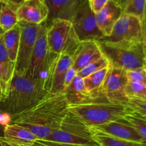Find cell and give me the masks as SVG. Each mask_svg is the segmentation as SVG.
Instances as JSON below:
<instances>
[{
    "mask_svg": "<svg viewBox=\"0 0 146 146\" xmlns=\"http://www.w3.org/2000/svg\"><path fill=\"white\" fill-rule=\"evenodd\" d=\"M68 111V101L63 91L48 95L31 109L11 118V123L24 127L38 140H44L58 129Z\"/></svg>",
    "mask_w": 146,
    "mask_h": 146,
    "instance_id": "6da1fadb",
    "label": "cell"
},
{
    "mask_svg": "<svg viewBox=\"0 0 146 146\" xmlns=\"http://www.w3.org/2000/svg\"><path fill=\"white\" fill-rule=\"evenodd\" d=\"M49 94L44 88V79L33 81L14 73L4 98L0 111L11 118L34 108Z\"/></svg>",
    "mask_w": 146,
    "mask_h": 146,
    "instance_id": "7a4b0ae2",
    "label": "cell"
},
{
    "mask_svg": "<svg viewBox=\"0 0 146 146\" xmlns=\"http://www.w3.org/2000/svg\"><path fill=\"white\" fill-rule=\"evenodd\" d=\"M68 111L77 115L89 127L121 121L130 113L126 106L95 99L68 106Z\"/></svg>",
    "mask_w": 146,
    "mask_h": 146,
    "instance_id": "3957f363",
    "label": "cell"
},
{
    "mask_svg": "<svg viewBox=\"0 0 146 146\" xmlns=\"http://www.w3.org/2000/svg\"><path fill=\"white\" fill-rule=\"evenodd\" d=\"M98 41L103 54L112 66L125 71L144 66L145 59L143 43L113 44L103 39Z\"/></svg>",
    "mask_w": 146,
    "mask_h": 146,
    "instance_id": "277c9868",
    "label": "cell"
},
{
    "mask_svg": "<svg viewBox=\"0 0 146 146\" xmlns=\"http://www.w3.org/2000/svg\"><path fill=\"white\" fill-rule=\"evenodd\" d=\"M92 128L68 111L58 129L43 141L67 144L98 145L93 139Z\"/></svg>",
    "mask_w": 146,
    "mask_h": 146,
    "instance_id": "5b68a950",
    "label": "cell"
},
{
    "mask_svg": "<svg viewBox=\"0 0 146 146\" xmlns=\"http://www.w3.org/2000/svg\"><path fill=\"white\" fill-rule=\"evenodd\" d=\"M46 22L49 53L74 56L81 41L77 37L71 21L55 19Z\"/></svg>",
    "mask_w": 146,
    "mask_h": 146,
    "instance_id": "8992f818",
    "label": "cell"
},
{
    "mask_svg": "<svg viewBox=\"0 0 146 146\" xmlns=\"http://www.w3.org/2000/svg\"><path fill=\"white\" fill-rule=\"evenodd\" d=\"M72 65L73 58L70 56L54 54L48 51L42 78L44 89L49 95H56L64 91L66 74Z\"/></svg>",
    "mask_w": 146,
    "mask_h": 146,
    "instance_id": "52a82bcc",
    "label": "cell"
},
{
    "mask_svg": "<svg viewBox=\"0 0 146 146\" xmlns=\"http://www.w3.org/2000/svg\"><path fill=\"white\" fill-rule=\"evenodd\" d=\"M73 28L80 41L104 38L97 26L95 14L93 12L88 0H82L71 19Z\"/></svg>",
    "mask_w": 146,
    "mask_h": 146,
    "instance_id": "ba28073f",
    "label": "cell"
},
{
    "mask_svg": "<svg viewBox=\"0 0 146 146\" xmlns=\"http://www.w3.org/2000/svg\"><path fill=\"white\" fill-rule=\"evenodd\" d=\"M143 21L138 17L123 14L114 25L111 35L102 38L113 44L142 43Z\"/></svg>",
    "mask_w": 146,
    "mask_h": 146,
    "instance_id": "9c48e42d",
    "label": "cell"
},
{
    "mask_svg": "<svg viewBox=\"0 0 146 146\" xmlns=\"http://www.w3.org/2000/svg\"><path fill=\"white\" fill-rule=\"evenodd\" d=\"M18 24L21 34L14 73L20 76H25L41 24L24 21H19Z\"/></svg>",
    "mask_w": 146,
    "mask_h": 146,
    "instance_id": "30bf717a",
    "label": "cell"
},
{
    "mask_svg": "<svg viewBox=\"0 0 146 146\" xmlns=\"http://www.w3.org/2000/svg\"><path fill=\"white\" fill-rule=\"evenodd\" d=\"M48 55L47 42V22L40 26L36 41L33 48L25 76L33 81L43 79L42 76Z\"/></svg>",
    "mask_w": 146,
    "mask_h": 146,
    "instance_id": "8fae6325",
    "label": "cell"
},
{
    "mask_svg": "<svg viewBox=\"0 0 146 146\" xmlns=\"http://www.w3.org/2000/svg\"><path fill=\"white\" fill-rule=\"evenodd\" d=\"M127 83L126 71L110 65L101 88V94L111 104L125 105L129 100L125 93Z\"/></svg>",
    "mask_w": 146,
    "mask_h": 146,
    "instance_id": "7c38bea8",
    "label": "cell"
},
{
    "mask_svg": "<svg viewBox=\"0 0 146 146\" xmlns=\"http://www.w3.org/2000/svg\"><path fill=\"white\" fill-rule=\"evenodd\" d=\"M19 21L41 24L47 21L48 8L44 0H24L16 9Z\"/></svg>",
    "mask_w": 146,
    "mask_h": 146,
    "instance_id": "4fadbf2b",
    "label": "cell"
},
{
    "mask_svg": "<svg viewBox=\"0 0 146 146\" xmlns=\"http://www.w3.org/2000/svg\"><path fill=\"white\" fill-rule=\"evenodd\" d=\"M104 56L99 43L95 40L81 41L73 58L72 67L76 72Z\"/></svg>",
    "mask_w": 146,
    "mask_h": 146,
    "instance_id": "5bb4252c",
    "label": "cell"
},
{
    "mask_svg": "<svg viewBox=\"0 0 146 146\" xmlns=\"http://www.w3.org/2000/svg\"><path fill=\"white\" fill-rule=\"evenodd\" d=\"M123 14L122 9L115 0H109L101 11L95 14L97 26L104 38L111 35L114 25Z\"/></svg>",
    "mask_w": 146,
    "mask_h": 146,
    "instance_id": "9a60e30c",
    "label": "cell"
},
{
    "mask_svg": "<svg viewBox=\"0 0 146 146\" xmlns=\"http://www.w3.org/2000/svg\"><path fill=\"white\" fill-rule=\"evenodd\" d=\"M91 128L110 136L143 144L142 139L135 128L121 120L91 127Z\"/></svg>",
    "mask_w": 146,
    "mask_h": 146,
    "instance_id": "2e32d148",
    "label": "cell"
},
{
    "mask_svg": "<svg viewBox=\"0 0 146 146\" xmlns=\"http://www.w3.org/2000/svg\"><path fill=\"white\" fill-rule=\"evenodd\" d=\"M48 8L46 21L64 19L71 21L77 7L82 0H44Z\"/></svg>",
    "mask_w": 146,
    "mask_h": 146,
    "instance_id": "e0dca14e",
    "label": "cell"
},
{
    "mask_svg": "<svg viewBox=\"0 0 146 146\" xmlns=\"http://www.w3.org/2000/svg\"><path fill=\"white\" fill-rule=\"evenodd\" d=\"M3 138L17 146L32 145L38 140L28 129L14 123H10L5 127Z\"/></svg>",
    "mask_w": 146,
    "mask_h": 146,
    "instance_id": "ac0fdd59",
    "label": "cell"
},
{
    "mask_svg": "<svg viewBox=\"0 0 146 146\" xmlns=\"http://www.w3.org/2000/svg\"><path fill=\"white\" fill-rule=\"evenodd\" d=\"M64 93L68 106L81 104L91 99V96L85 88L84 78L78 75L68 86L66 87Z\"/></svg>",
    "mask_w": 146,
    "mask_h": 146,
    "instance_id": "d6986e66",
    "label": "cell"
},
{
    "mask_svg": "<svg viewBox=\"0 0 146 146\" xmlns=\"http://www.w3.org/2000/svg\"><path fill=\"white\" fill-rule=\"evenodd\" d=\"M109 68L110 66H108L84 78L86 90L91 96L90 100L96 99L98 97V96L103 95L101 94V88H102L103 84L105 81Z\"/></svg>",
    "mask_w": 146,
    "mask_h": 146,
    "instance_id": "ffe728a7",
    "label": "cell"
},
{
    "mask_svg": "<svg viewBox=\"0 0 146 146\" xmlns=\"http://www.w3.org/2000/svg\"><path fill=\"white\" fill-rule=\"evenodd\" d=\"M20 34H21V30H20L19 26L17 24L12 29L4 32L3 35L4 46L8 53L9 59L14 64H15L17 54H18Z\"/></svg>",
    "mask_w": 146,
    "mask_h": 146,
    "instance_id": "44dd1931",
    "label": "cell"
},
{
    "mask_svg": "<svg viewBox=\"0 0 146 146\" xmlns=\"http://www.w3.org/2000/svg\"><path fill=\"white\" fill-rule=\"evenodd\" d=\"M93 131V139L99 146H146L142 143L110 136L94 130Z\"/></svg>",
    "mask_w": 146,
    "mask_h": 146,
    "instance_id": "7402d4cb",
    "label": "cell"
},
{
    "mask_svg": "<svg viewBox=\"0 0 146 146\" xmlns=\"http://www.w3.org/2000/svg\"><path fill=\"white\" fill-rule=\"evenodd\" d=\"M122 9L123 14L139 18L143 21L146 0H115Z\"/></svg>",
    "mask_w": 146,
    "mask_h": 146,
    "instance_id": "603a6c76",
    "label": "cell"
},
{
    "mask_svg": "<svg viewBox=\"0 0 146 146\" xmlns=\"http://www.w3.org/2000/svg\"><path fill=\"white\" fill-rule=\"evenodd\" d=\"M18 22L15 10L7 4H3L0 11V27L4 32L15 27Z\"/></svg>",
    "mask_w": 146,
    "mask_h": 146,
    "instance_id": "cb8c5ba5",
    "label": "cell"
},
{
    "mask_svg": "<svg viewBox=\"0 0 146 146\" xmlns=\"http://www.w3.org/2000/svg\"><path fill=\"white\" fill-rule=\"evenodd\" d=\"M121 121L133 127L142 139L143 144L146 145V121L131 113L125 115Z\"/></svg>",
    "mask_w": 146,
    "mask_h": 146,
    "instance_id": "d4e9b609",
    "label": "cell"
},
{
    "mask_svg": "<svg viewBox=\"0 0 146 146\" xmlns=\"http://www.w3.org/2000/svg\"><path fill=\"white\" fill-rule=\"evenodd\" d=\"M125 93L128 98L146 101V86L128 81L125 88Z\"/></svg>",
    "mask_w": 146,
    "mask_h": 146,
    "instance_id": "484cf974",
    "label": "cell"
},
{
    "mask_svg": "<svg viewBox=\"0 0 146 146\" xmlns=\"http://www.w3.org/2000/svg\"><path fill=\"white\" fill-rule=\"evenodd\" d=\"M108 66H110L109 61L104 56L103 57L100 58L99 59L91 63L88 65H87L86 66L83 68L81 70H80L79 71H78L77 75L81 76V78H85L86 77L88 76L91 74H94V73L96 72V71L102 69V68H106V67Z\"/></svg>",
    "mask_w": 146,
    "mask_h": 146,
    "instance_id": "4316f807",
    "label": "cell"
},
{
    "mask_svg": "<svg viewBox=\"0 0 146 146\" xmlns=\"http://www.w3.org/2000/svg\"><path fill=\"white\" fill-rule=\"evenodd\" d=\"M130 113L146 121V101H140L130 98L125 104Z\"/></svg>",
    "mask_w": 146,
    "mask_h": 146,
    "instance_id": "83f0119b",
    "label": "cell"
},
{
    "mask_svg": "<svg viewBox=\"0 0 146 146\" xmlns=\"http://www.w3.org/2000/svg\"><path fill=\"white\" fill-rule=\"evenodd\" d=\"M126 76L129 82L146 86V71L144 67L126 71Z\"/></svg>",
    "mask_w": 146,
    "mask_h": 146,
    "instance_id": "f1b7e54d",
    "label": "cell"
},
{
    "mask_svg": "<svg viewBox=\"0 0 146 146\" xmlns=\"http://www.w3.org/2000/svg\"><path fill=\"white\" fill-rule=\"evenodd\" d=\"M0 64L8 71L14 73L15 64L11 62V60L9 59L8 53L4 46L3 36L0 38Z\"/></svg>",
    "mask_w": 146,
    "mask_h": 146,
    "instance_id": "f546056e",
    "label": "cell"
},
{
    "mask_svg": "<svg viewBox=\"0 0 146 146\" xmlns=\"http://www.w3.org/2000/svg\"><path fill=\"white\" fill-rule=\"evenodd\" d=\"M14 74V73L8 71L0 64V83L1 84L3 92H4V96L8 90L9 86Z\"/></svg>",
    "mask_w": 146,
    "mask_h": 146,
    "instance_id": "4dcf8cb0",
    "label": "cell"
},
{
    "mask_svg": "<svg viewBox=\"0 0 146 146\" xmlns=\"http://www.w3.org/2000/svg\"><path fill=\"white\" fill-rule=\"evenodd\" d=\"M11 116L0 111V138H4V128L7 125L11 123Z\"/></svg>",
    "mask_w": 146,
    "mask_h": 146,
    "instance_id": "1f68e13d",
    "label": "cell"
},
{
    "mask_svg": "<svg viewBox=\"0 0 146 146\" xmlns=\"http://www.w3.org/2000/svg\"><path fill=\"white\" fill-rule=\"evenodd\" d=\"M109 0H88L90 7L94 14L101 11Z\"/></svg>",
    "mask_w": 146,
    "mask_h": 146,
    "instance_id": "d6a6232c",
    "label": "cell"
},
{
    "mask_svg": "<svg viewBox=\"0 0 146 146\" xmlns=\"http://www.w3.org/2000/svg\"><path fill=\"white\" fill-rule=\"evenodd\" d=\"M77 76V72L74 69L72 66L68 70L65 76V80H64V89L66 87L68 86L73 81V80Z\"/></svg>",
    "mask_w": 146,
    "mask_h": 146,
    "instance_id": "836d02e7",
    "label": "cell"
},
{
    "mask_svg": "<svg viewBox=\"0 0 146 146\" xmlns=\"http://www.w3.org/2000/svg\"><path fill=\"white\" fill-rule=\"evenodd\" d=\"M36 142L43 144L47 146H99V145H81V144H67V143H60L51 142V141H43V140H38Z\"/></svg>",
    "mask_w": 146,
    "mask_h": 146,
    "instance_id": "e575fe53",
    "label": "cell"
},
{
    "mask_svg": "<svg viewBox=\"0 0 146 146\" xmlns=\"http://www.w3.org/2000/svg\"><path fill=\"white\" fill-rule=\"evenodd\" d=\"M24 1V0H3L4 4L9 5V7H11V8L14 9L15 11L17 9V7H19V5Z\"/></svg>",
    "mask_w": 146,
    "mask_h": 146,
    "instance_id": "d590c367",
    "label": "cell"
},
{
    "mask_svg": "<svg viewBox=\"0 0 146 146\" xmlns=\"http://www.w3.org/2000/svg\"><path fill=\"white\" fill-rule=\"evenodd\" d=\"M142 43L146 46V24H143V33H142Z\"/></svg>",
    "mask_w": 146,
    "mask_h": 146,
    "instance_id": "8d00e7d4",
    "label": "cell"
},
{
    "mask_svg": "<svg viewBox=\"0 0 146 146\" xmlns=\"http://www.w3.org/2000/svg\"><path fill=\"white\" fill-rule=\"evenodd\" d=\"M0 145L1 146H17L14 144L8 142V141H5L3 138H0Z\"/></svg>",
    "mask_w": 146,
    "mask_h": 146,
    "instance_id": "74e56055",
    "label": "cell"
},
{
    "mask_svg": "<svg viewBox=\"0 0 146 146\" xmlns=\"http://www.w3.org/2000/svg\"><path fill=\"white\" fill-rule=\"evenodd\" d=\"M3 97H4V92H3L2 87H1V84L0 83V101L2 100Z\"/></svg>",
    "mask_w": 146,
    "mask_h": 146,
    "instance_id": "f35d334b",
    "label": "cell"
},
{
    "mask_svg": "<svg viewBox=\"0 0 146 146\" xmlns=\"http://www.w3.org/2000/svg\"><path fill=\"white\" fill-rule=\"evenodd\" d=\"M143 24H146V2L145 6V10H144V15H143Z\"/></svg>",
    "mask_w": 146,
    "mask_h": 146,
    "instance_id": "ab89813d",
    "label": "cell"
},
{
    "mask_svg": "<svg viewBox=\"0 0 146 146\" xmlns=\"http://www.w3.org/2000/svg\"><path fill=\"white\" fill-rule=\"evenodd\" d=\"M4 34V31L1 28V27H0V38L3 36Z\"/></svg>",
    "mask_w": 146,
    "mask_h": 146,
    "instance_id": "60d3db41",
    "label": "cell"
},
{
    "mask_svg": "<svg viewBox=\"0 0 146 146\" xmlns=\"http://www.w3.org/2000/svg\"><path fill=\"white\" fill-rule=\"evenodd\" d=\"M143 51H144V55H145V59L146 61V46L143 45Z\"/></svg>",
    "mask_w": 146,
    "mask_h": 146,
    "instance_id": "b9f144b4",
    "label": "cell"
},
{
    "mask_svg": "<svg viewBox=\"0 0 146 146\" xmlns=\"http://www.w3.org/2000/svg\"><path fill=\"white\" fill-rule=\"evenodd\" d=\"M3 4H4V3H3V1H1V0H0V11H1V7H2Z\"/></svg>",
    "mask_w": 146,
    "mask_h": 146,
    "instance_id": "7bdbcfd3",
    "label": "cell"
},
{
    "mask_svg": "<svg viewBox=\"0 0 146 146\" xmlns=\"http://www.w3.org/2000/svg\"><path fill=\"white\" fill-rule=\"evenodd\" d=\"M35 143H36L38 146H47V145H43V144H41V143H38V142H36Z\"/></svg>",
    "mask_w": 146,
    "mask_h": 146,
    "instance_id": "ee69618b",
    "label": "cell"
},
{
    "mask_svg": "<svg viewBox=\"0 0 146 146\" xmlns=\"http://www.w3.org/2000/svg\"><path fill=\"white\" fill-rule=\"evenodd\" d=\"M144 68H145V71H146V61H145V64H144Z\"/></svg>",
    "mask_w": 146,
    "mask_h": 146,
    "instance_id": "f6af8a7d",
    "label": "cell"
},
{
    "mask_svg": "<svg viewBox=\"0 0 146 146\" xmlns=\"http://www.w3.org/2000/svg\"><path fill=\"white\" fill-rule=\"evenodd\" d=\"M30 146H38V145H37V144L36 143H34V145H30Z\"/></svg>",
    "mask_w": 146,
    "mask_h": 146,
    "instance_id": "bcb514c9",
    "label": "cell"
}]
</instances>
